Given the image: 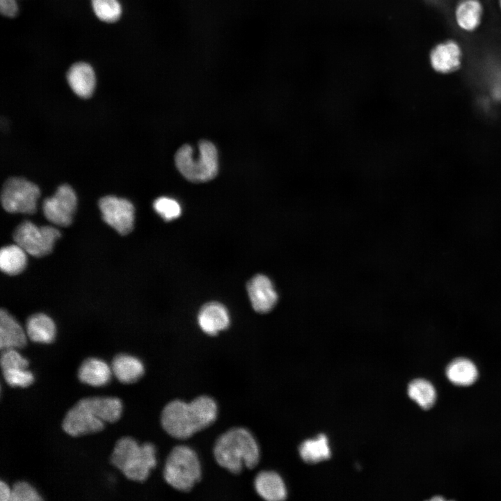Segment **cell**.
<instances>
[{"instance_id":"obj_18","label":"cell","mask_w":501,"mask_h":501,"mask_svg":"<svg viewBox=\"0 0 501 501\" xmlns=\"http://www.w3.org/2000/svg\"><path fill=\"white\" fill-rule=\"evenodd\" d=\"M113 374L122 383H132L138 381L145 372L144 365L138 358L128 355L116 356L111 363Z\"/></svg>"},{"instance_id":"obj_8","label":"cell","mask_w":501,"mask_h":501,"mask_svg":"<svg viewBox=\"0 0 501 501\" xmlns=\"http://www.w3.org/2000/svg\"><path fill=\"white\" fill-rule=\"evenodd\" d=\"M77 199L68 184L61 185L53 196L44 200L42 210L48 221L59 226L71 224L76 210Z\"/></svg>"},{"instance_id":"obj_22","label":"cell","mask_w":501,"mask_h":501,"mask_svg":"<svg viewBox=\"0 0 501 501\" xmlns=\"http://www.w3.org/2000/svg\"><path fill=\"white\" fill-rule=\"evenodd\" d=\"M26 251L18 244L3 247L0 251V267L10 276L20 273L26 266Z\"/></svg>"},{"instance_id":"obj_10","label":"cell","mask_w":501,"mask_h":501,"mask_svg":"<svg viewBox=\"0 0 501 501\" xmlns=\"http://www.w3.org/2000/svg\"><path fill=\"white\" fill-rule=\"evenodd\" d=\"M104 423L82 399L67 411L62 427L70 436L77 437L102 431Z\"/></svg>"},{"instance_id":"obj_4","label":"cell","mask_w":501,"mask_h":501,"mask_svg":"<svg viewBox=\"0 0 501 501\" xmlns=\"http://www.w3.org/2000/svg\"><path fill=\"white\" fill-rule=\"evenodd\" d=\"M193 150L191 145H184L177 151L175 162L180 173L193 182H204L214 179L218 169L215 145L208 141H200L197 158L193 157Z\"/></svg>"},{"instance_id":"obj_27","label":"cell","mask_w":501,"mask_h":501,"mask_svg":"<svg viewBox=\"0 0 501 501\" xmlns=\"http://www.w3.org/2000/svg\"><path fill=\"white\" fill-rule=\"evenodd\" d=\"M6 382L12 387L26 388L34 381L33 373L26 368H13L2 370Z\"/></svg>"},{"instance_id":"obj_6","label":"cell","mask_w":501,"mask_h":501,"mask_svg":"<svg viewBox=\"0 0 501 501\" xmlns=\"http://www.w3.org/2000/svg\"><path fill=\"white\" fill-rule=\"evenodd\" d=\"M40 193L35 184L22 177H11L3 186L1 204L10 213L33 214Z\"/></svg>"},{"instance_id":"obj_7","label":"cell","mask_w":501,"mask_h":501,"mask_svg":"<svg viewBox=\"0 0 501 501\" xmlns=\"http://www.w3.org/2000/svg\"><path fill=\"white\" fill-rule=\"evenodd\" d=\"M61 236L58 230L51 226L38 227L25 221L15 229L13 238L27 253L35 256H45L51 252L54 242Z\"/></svg>"},{"instance_id":"obj_3","label":"cell","mask_w":501,"mask_h":501,"mask_svg":"<svg viewBox=\"0 0 501 501\" xmlns=\"http://www.w3.org/2000/svg\"><path fill=\"white\" fill-rule=\"evenodd\" d=\"M156 452L152 443L139 445L135 439L126 436L117 441L111 461L127 479L143 482L157 465Z\"/></svg>"},{"instance_id":"obj_25","label":"cell","mask_w":501,"mask_h":501,"mask_svg":"<svg viewBox=\"0 0 501 501\" xmlns=\"http://www.w3.org/2000/svg\"><path fill=\"white\" fill-rule=\"evenodd\" d=\"M408 396L424 409L431 408L436 400V391L428 381L417 379L412 381L408 387Z\"/></svg>"},{"instance_id":"obj_17","label":"cell","mask_w":501,"mask_h":501,"mask_svg":"<svg viewBox=\"0 0 501 501\" xmlns=\"http://www.w3.org/2000/svg\"><path fill=\"white\" fill-rule=\"evenodd\" d=\"M112 369L104 360L89 358L85 360L78 371L79 379L84 383L101 387L109 383Z\"/></svg>"},{"instance_id":"obj_32","label":"cell","mask_w":501,"mask_h":501,"mask_svg":"<svg viewBox=\"0 0 501 501\" xmlns=\"http://www.w3.org/2000/svg\"><path fill=\"white\" fill-rule=\"evenodd\" d=\"M11 489L8 484L3 481L0 482V500L1 501L10 500Z\"/></svg>"},{"instance_id":"obj_9","label":"cell","mask_w":501,"mask_h":501,"mask_svg":"<svg viewBox=\"0 0 501 501\" xmlns=\"http://www.w3.org/2000/svg\"><path fill=\"white\" fill-rule=\"evenodd\" d=\"M102 217L120 234H127L133 229L134 207L125 198L106 196L99 200Z\"/></svg>"},{"instance_id":"obj_23","label":"cell","mask_w":501,"mask_h":501,"mask_svg":"<svg viewBox=\"0 0 501 501\" xmlns=\"http://www.w3.org/2000/svg\"><path fill=\"white\" fill-rule=\"evenodd\" d=\"M449 380L459 385H468L477 378L476 366L468 359L459 358L452 361L446 369Z\"/></svg>"},{"instance_id":"obj_24","label":"cell","mask_w":501,"mask_h":501,"mask_svg":"<svg viewBox=\"0 0 501 501\" xmlns=\"http://www.w3.org/2000/svg\"><path fill=\"white\" fill-rule=\"evenodd\" d=\"M299 453L304 461L310 463L328 459L331 450L328 438L325 435L320 434L315 438L305 440L299 447Z\"/></svg>"},{"instance_id":"obj_26","label":"cell","mask_w":501,"mask_h":501,"mask_svg":"<svg viewBox=\"0 0 501 501\" xmlns=\"http://www.w3.org/2000/svg\"><path fill=\"white\" fill-rule=\"evenodd\" d=\"M95 15L101 21L113 23L122 15V7L118 0H91Z\"/></svg>"},{"instance_id":"obj_19","label":"cell","mask_w":501,"mask_h":501,"mask_svg":"<svg viewBox=\"0 0 501 501\" xmlns=\"http://www.w3.org/2000/svg\"><path fill=\"white\" fill-rule=\"evenodd\" d=\"M29 338L35 342L51 343L56 334V326L53 320L47 315L38 313L31 316L26 325Z\"/></svg>"},{"instance_id":"obj_31","label":"cell","mask_w":501,"mask_h":501,"mask_svg":"<svg viewBox=\"0 0 501 501\" xmlns=\"http://www.w3.org/2000/svg\"><path fill=\"white\" fill-rule=\"evenodd\" d=\"M0 12L8 17H15L18 13L16 0H0Z\"/></svg>"},{"instance_id":"obj_2","label":"cell","mask_w":501,"mask_h":501,"mask_svg":"<svg viewBox=\"0 0 501 501\" xmlns=\"http://www.w3.org/2000/svg\"><path fill=\"white\" fill-rule=\"evenodd\" d=\"M213 453L216 463L233 474L244 468H253L260 458L259 445L253 434L246 428H232L216 440Z\"/></svg>"},{"instance_id":"obj_16","label":"cell","mask_w":501,"mask_h":501,"mask_svg":"<svg viewBox=\"0 0 501 501\" xmlns=\"http://www.w3.org/2000/svg\"><path fill=\"white\" fill-rule=\"evenodd\" d=\"M26 335L20 324L6 310L0 311V348H22L26 344Z\"/></svg>"},{"instance_id":"obj_33","label":"cell","mask_w":501,"mask_h":501,"mask_svg":"<svg viewBox=\"0 0 501 501\" xmlns=\"http://www.w3.org/2000/svg\"><path fill=\"white\" fill-rule=\"evenodd\" d=\"M500 7H501V0H500Z\"/></svg>"},{"instance_id":"obj_15","label":"cell","mask_w":501,"mask_h":501,"mask_svg":"<svg viewBox=\"0 0 501 501\" xmlns=\"http://www.w3.org/2000/svg\"><path fill=\"white\" fill-rule=\"evenodd\" d=\"M254 486L257 493L269 501L285 499L287 490L280 476L274 471L263 470L256 475Z\"/></svg>"},{"instance_id":"obj_28","label":"cell","mask_w":501,"mask_h":501,"mask_svg":"<svg viewBox=\"0 0 501 501\" xmlns=\"http://www.w3.org/2000/svg\"><path fill=\"white\" fill-rule=\"evenodd\" d=\"M154 210L166 221L178 218L181 214L180 204L174 199L160 197L153 204Z\"/></svg>"},{"instance_id":"obj_12","label":"cell","mask_w":501,"mask_h":501,"mask_svg":"<svg viewBox=\"0 0 501 501\" xmlns=\"http://www.w3.org/2000/svg\"><path fill=\"white\" fill-rule=\"evenodd\" d=\"M461 49L454 40H447L434 47L430 53L433 68L440 73H450L461 65Z\"/></svg>"},{"instance_id":"obj_5","label":"cell","mask_w":501,"mask_h":501,"mask_svg":"<svg viewBox=\"0 0 501 501\" xmlns=\"http://www.w3.org/2000/svg\"><path fill=\"white\" fill-rule=\"evenodd\" d=\"M201 465L196 452L190 447L177 445L169 453L164 465L165 481L173 488L189 491L201 478Z\"/></svg>"},{"instance_id":"obj_29","label":"cell","mask_w":501,"mask_h":501,"mask_svg":"<svg viewBox=\"0 0 501 501\" xmlns=\"http://www.w3.org/2000/svg\"><path fill=\"white\" fill-rule=\"evenodd\" d=\"M37 491L28 482H18L11 488V501L42 500Z\"/></svg>"},{"instance_id":"obj_13","label":"cell","mask_w":501,"mask_h":501,"mask_svg":"<svg viewBox=\"0 0 501 501\" xmlns=\"http://www.w3.org/2000/svg\"><path fill=\"white\" fill-rule=\"evenodd\" d=\"M67 81L72 91L81 98L90 97L95 88V74L92 66L86 62L72 64L66 74Z\"/></svg>"},{"instance_id":"obj_30","label":"cell","mask_w":501,"mask_h":501,"mask_svg":"<svg viewBox=\"0 0 501 501\" xmlns=\"http://www.w3.org/2000/svg\"><path fill=\"white\" fill-rule=\"evenodd\" d=\"M29 361L24 358L15 349H5L1 356L2 370L13 368H27Z\"/></svg>"},{"instance_id":"obj_20","label":"cell","mask_w":501,"mask_h":501,"mask_svg":"<svg viewBox=\"0 0 501 501\" xmlns=\"http://www.w3.org/2000/svg\"><path fill=\"white\" fill-rule=\"evenodd\" d=\"M84 399L104 422H115L121 417L122 404L117 397H91Z\"/></svg>"},{"instance_id":"obj_21","label":"cell","mask_w":501,"mask_h":501,"mask_svg":"<svg viewBox=\"0 0 501 501\" xmlns=\"http://www.w3.org/2000/svg\"><path fill=\"white\" fill-rule=\"evenodd\" d=\"M482 16V6L479 0H461L458 3L455 17L458 25L471 31L479 26Z\"/></svg>"},{"instance_id":"obj_1","label":"cell","mask_w":501,"mask_h":501,"mask_svg":"<svg viewBox=\"0 0 501 501\" xmlns=\"http://www.w3.org/2000/svg\"><path fill=\"white\" fill-rule=\"evenodd\" d=\"M217 413V404L209 396H198L189 403L175 399L164 408L161 423L170 436L184 440L209 427Z\"/></svg>"},{"instance_id":"obj_14","label":"cell","mask_w":501,"mask_h":501,"mask_svg":"<svg viewBox=\"0 0 501 501\" xmlns=\"http://www.w3.org/2000/svg\"><path fill=\"white\" fill-rule=\"evenodd\" d=\"M198 324L204 333L214 335L228 328L230 316L223 305L210 302L200 309L198 315Z\"/></svg>"},{"instance_id":"obj_11","label":"cell","mask_w":501,"mask_h":501,"mask_svg":"<svg viewBox=\"0 0 501 501\" xmlns=\"http://www.w3.org/2000/svg\"><path fill=\"white\" fill-rule=\"evenodd\" d=\"M247 292L253 309L260 313L269 312L278 301V294L271 280L258 274L247 285Z\"/></svg>"}]
</instances>
